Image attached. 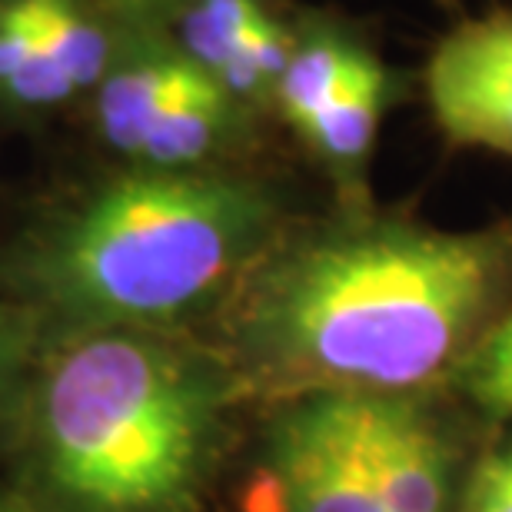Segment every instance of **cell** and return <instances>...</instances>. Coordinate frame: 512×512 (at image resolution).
I'll list each match as a JSON object with an SVG mask.
<instances>
[{"label":"cell","instance_id":"6da1fadb","mask_svg":"<svg viewBox=\"0 0 512 512\" xmlns=\"http://www.w3.org/2000/svg\"><path fill=\"white\" fill-rule=\"evenodd\" d=\"M512 286V227L443 230L346 203L286 223L223 303L247 393L406 396L463 363Z\"/></svg>","mask_w":512,"mask_h":512},{"label":"cell","instance_id":"7a4b0ae2","mask_svg":"<svg viewBox=\"0 0 512 512\" xmlns=\"http://www.w3.org/2000/svg\"><path fill=\"white\" fill-rule=\"evenodd\" d=\"M237 370L183 330L44 343L0 433L4 486L30 512H200Z\"/></svg>","mask_w":512,"mask_h":512},{"label":"cell","instance_id":"3957f363","mask_svg":"<svg viewBox=\"0 0 512 512\" xmlns=\"http://www.w3.org/2000/svg\"><path fill=\"white\" fill-rule=\"evenodd\" d=\"M280 193L240 167H127L40 220L4 296L40 346L97 330H180L237 290L286 227Z\"/></svg>","mask_w":512,"mask_h":512},{"label":"cell","instance_id":"277c9868","mask_svg":"<svg viewBox=\"0 0 512 512\" xmlns=\"http://www.w3.org/2000/svg\"><path fill=\"white\" fill-rule=\"evenodd\" d=\"M260 473L273 512H386L356 439L353 393L276 399Z\"/></svg>","mask_w":512,"mask_h":512},{"label":"cell","instance_id":"5b68a950","mask_svg":"<svg viewBox=\"0 0 512 512\" xmlns=\"http://www.w3.org/2000/svg\"><path fill=\"white\" fill-rule=\"evenodd\" d=\"M429 117L453 147L512 157V10L463 17L419 70Z\"/></svg>","mask_w":512,"mask_h":512},{"label":"cell","instance_id":"8992f818","mask_svg":"<svg viewBox=\"0 0 512 512\" xmlns=\"http://www.w3.org/2000/svg\"><path fill=\"white\" fill-rule=\"evenodd\" d=\"M163 30L237 104L273 114L296 17H283L270 0H183Z\"/></svg>","mask_w":512,"mask_h":512},{"label":"cell","instance_id":"52a82bcc","mask_svg":"<svg viewBox=\"0 0 512 512\" xmlns=\"http://www.w3.org/2000/svg\"><path fill=\"white\" fill-rule=\"evenodd\" d=\"M353 413L386 512H453V453L413 399L353 393Z\"/></svg>","mask_w":512,"mask_h":512},{"label":"cell","instance_id":"ba28073f","mask_svg":"<svg viewBox=\"0 0 512 512\" xmlns=\"http://www.w3.org/2000/svg\"><path fill=\"white\" fill-rule=\"evenodd\" d=\"M210 80L167 30H133V40L117 50L110 74L94 90L97 133L130 163L147 133Z\"/></svg>","mask_w":512,"mask_h":512},{"label":"cell","instance_id":"9c48e42d","mask_svg":"<svg viewBox=\"0 0 512 512\" xmlns=\"http://www.w3.org/2000/svg\"><path fill=\"white\" fill-rule=\"evenodd\" d=\"M406 87L409 80L373 47L340 90L316 110L310 124L296 133L340 187L343 203H366V170H370L376 140L386 114L399 104Z\"/></svg>","mask_w":512,"mask_h":512},{"label":"cell","instance_id":"30bf717a","mask_svg":"<svg viewBox=\"0 0 512 512\" xmlns=\"http://www.w3.org/2000/svg\"><path fill=\"white\" fill-rule=\"evenodd\" d=\"M373 47L376 44L366 37V30L336 14L316 10L296 17L293 50L276 84L273 114L293 133H300Z\"/></svg>","mask_w":512,"mask_h":512},{"label":"cell","instance_id":"8fae6325","mask_svg":"<svg viewBox=\"0 0 512 512\" xmlns=\"http://www.w3.org/2000/svg\"><path fill=\"white\" fill-rule=\"evenodd\" d=\"M40 37L77 94L97 90L117 60L104 20L87 0H34Z\"/></svg>","mask_w":512,"mask_h":512},{"label":"cell","instance_id":"7c38bea8","mask_svg":"<svg viewBox=\"0 0 512 512\" xmlns=\"http://www.w3.org/2000/svg\"><path fill=\"white\" fill-rule=\"evenodd\" d=\"M40 356V333L24 306L0 293V433Z\"/></svg>","mask_w":512,"mask_h":512},{"label":"cell","instance_id":"4fadbf2b","mask_svg":"<svg viewBox=\"0 0 512 512\" xmlns=\"http://www.w3.org/2000/svg\"><path fill=\"white\" fill-rule=\"evenodd\" d=\"M456 512H512V436L476 463Z\"/></svg>","mask_w":512,"mask_h":512},{"label":"cell","instance_id":"5bb4252c","mask_svg":"<svg viewBox=\"0 0 512 512\" xmlns=\"http://www.w3.org/2000/svg\"><path fill=\"white\" fill-rule=\"evenodd\" d=\"M40 40L34 0H7L0 4V87L27 64Z\"/></svg>","mask_w":512,"mask_h":512},{"label":"cell","instance_id":"9a60e30c","mask_svg":"<svg viewBox=\"0 0 512 512\" xmlns=\"http://www.w3.org/2000/svg\"><path fill=\"white\" fill-rule=\"evenodd\" d=\"M183 0H107V10L127 30H163Z\"/></svg>","mask_w":512,"mask_h":512},{"label":"cell","instance_id":"2e32d148","mask_svg":"<svg viewBox=\"0 0 512 512\" xmlns=\"http://www.w3.org/2000/svg\"><path fill=\"white\" fill-rule=\"evenodd\" d=\"M466 396L473 399L479 409H486V413L512 419V376H503V380H496V383L479 386Z\"/></svg>","mask_w":512,"mask_h":512},{"label":"cell","instance_id":"e0dca14e","mask_svg":"<svg viewBox=\"0 0 512 512\" xmlns=\"http://www.w3.org/2000/svg\"><path fill=\"white\" fill-rule=\"evenodd\" d=\"M0 512H30L20 499L10 493V489L4 486V479H0Z\"/></svg>","mask_w":512,"mask_h":512}]
</instances>
